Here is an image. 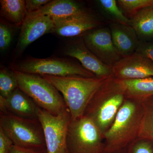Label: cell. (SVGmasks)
Returning <instances> with one entry per match:
<instances>
[{
	"mask_svg": "<svg viewBox=\"0 0 153 153\" xmlns=\"http://www.w3.org/2000/svg\"><path fill=\"white\" fill-rule=\"evenodd\" d=\"M105 13L114 20V23L131 26L130 19L126 16L120 8L115 0H99L97 1Z\"/></svg>",
	"mask_w": 153,
	"mask_h": 153,
	"instance_id": "obj_21",
	"label": "cell"
},
{
	"mask_svg": "<svg viewBox=\"0 0 153 153\" xmlns=\"http://www.w3.org/2000/svg\"><path fill=\"white\" fill-rule=\"evenodd\" d=\"M112 70L114 76L121 80L153 77V61L135 52L122 57L112 66Z\"/></svg>",
	"mask_w": 153,
	"mask_h": 153,
	"instance_id": "obj_11",
	"label": "cell"
},
{
	"mask_svg": "<svg viewBox=\"0 0 153 153\" xmlns=\"http://www.w3.org/2000/svg\"><path fill=\"white\" fill-rule=\"evenodd\" d=\"M153 142L137 138L129 145L128 153H153Z\"/></svg>",
	"mask_w": 153,
	"mask_h": 153,
	"instance_id": "obj_25",
	"label": "cell"
},
{
	"mask_svg": "<svg viewBox=\"0 0 153 153\" xmlns=\"http://www.w3.org/2000/svg\"><path fill=\"white\" fill-rule=\"evenodd\" d=\"M9 153H47L46 148L22 147L13 145Z\"/></svg>",
	"mask_w": 153,
	"mask_h": 153,
	"instance_id": "obj_29",
	"label": "cell"
},
{
	"mask_svg": "<svg viewBox=\"0 0 153 153\" xmlns=\"http://www.w3.org/2000/svg\"><path fill=\"white\" fill-rule=\"evenodd\" d=\"M140 102L143 114L138 138L153 142V96Z\"/></svg>",
	"mask_w": 153,
	"mask_h": 153,
	"instance_id": "obj_20",
	"label": "cell"
},
{
	"mask_svg": "<svg viewBox=\"0 0 153 153\" xmlns=\"http://www.w3.org/2000/svg\"><path fill=\"white\" fill-rule=\"evenodd\" d=\"M64 54L78 60L85 69L96 77L108 78L114 76L112 67L101 62L88 49L81 36L66 46Z\"/></svg>",
	"mask_w": 153,
	"mask_h": 153,
	"instance_id": "obj_12",
	"label": "cell"
},
{
	"mask_svg": "<svg viewBox=\"0 0 153 153\" xmlns=\"http://www.w3.org/2000/svg\"><path fill=\"white\" fill-rule=\"evenodd\" d=\"M1 15L10 24L21 27L28 13L25 0H1Z\"/></svg>",
	"mask_w": 153,
	"mask_h": 153,
	"instance_id": "obj_19",
	"label": "cell"
},
{
	"mask_svg": "<svg viewBox=\"0 0 153 153\" xmlns=\"http://www.w3.org/2000/svg\"><path fill=\"white\" fill-rule=\"evenodd\" d=\"M13 145L10 139L0 128V153H9Z\"/></svg>",
	"mask_w": 153,
	"mask_h": 153,
	"instance_id": "obj_27",
	"label": "cell"
},
{
	"mask_svg": "<svg viewBox=\"0 0 153 153\" xmlns=\"http://www.w3.org/2000/svg\"><path fill=\"white\" fill-rule=\"evenodd\" d=\"M41 76L54 85L62 95L70 111L71 120L84 115L94 96L108 78L79 76Z\"/></svg>",
	"mask_w": 153,
	"mask_h": 153,
	"instance_id": "obj_1",
	"label": "cell"
},
{
	"mask_svg": "<svg viewBox=\"0 0 153 153\" xmlns=\"http://www.w3.org/2000/svg\"><path fill=\"white\" fill-rule=\"evenodd\" d=\"M38 119L44 131L47 153H68L66 135L71 120L68 108L55 115L40 108Z\"/></svg>",
	"mask_w": 153,
	"mask_h": 153,
	"instance_id": "obj_8",
	"label": "cell"
},
{
	"mask_svg": "<svg viewBox=\"0 0 153 153\" xmlns=\"http://www.w3.org/2000/svg\"><path fill=\"white\" fill-rule=\"evenodd\" d=\"M85 10L77 2L71 0L51 1L40 10L27 14V18L48 16L52 19L69 16Z\"/></svg>",
	"mask_w": 153,
	"mask_h": 153,
	"instance_id": "obj_16",
	"label": "cell"
},
{
	"mask_svg": "<svg viewBox=\"0 0 153 153\" xmlns=\"http://www.w3.org/2000/svg\"><path fill=\"white\" fill-rule=\"evenodd\" d=\"M104 136L85 115L70 120L66 135L68 153H103Z\"/></svg>",
	"mask_w": 153,
	"mask_h": 153,
	"instance_id": "obj_6",
	"label": "cell"
},
{
	"mask_svg": "<svg viewBox=\"0 0 153 153\" xmlns=\"http://www.w3.org/2000/svg\"><path fill=\"white\" fill-rule=\"evenodd\" d=\"M40 107L29 96L19 88L6 98L0 96L1 113L18 117L38 119Z\"/></svg>",
	"mask_w": 153,
	"mask_h": 153,
	"instance_id": "obj_14",
	"label": "cell"
},
{
	"mask_svg": "<svg viewBox=\"0 0 153 153\" xmlns=\"http://www.w3.org/2000/svg\"><path fill=\"white\" fill-rule=\"evenodd\" d=\"M88 49L101 62L112 67L122 57L113 42L109 28H97L81 36Z\"/></svg>",
	"mask_w": 153,
	"mask_h": 153,
	"instance_id": "obj_9",
	"label": "cell"
},
{
	"mask_svg": "<svg viewBox=\"0 0 153 153\" xmlns=\"http://www.w3.org/2000/svg\"><path fill=\"white\" fill-rule=\"evenodd\" d=\"M109 28L114 44L122 57L129 56L136 52L140 41L131 26L113 22Z\"/></svg>",
	"mask_w": 153,
	"mask_h": 153,
	"instance_id": "obj_15",
	"label": "cell"
},
{
	"mask_svg": "<svg viewBox=\"0 0 153 153\" xmlns=\"http://www.w3.org/2000/svg\"><path fill=\"white\" fill-rule=\"evenodd\" d=\"M117 3L124 15L130 19L140 10L153 6V0H118Z\"/></svg>",
	"mask_w": 153,
	"mask_h": 153,
	"instance_id": "obj_23",
	"label": "cell"
},
{
	"mask_svg": "<svg viewBox=\"0 0 153 153\" xmlns=\"http://www.w3.org/2000/svg\"><path fill=\"white\" fill-rule=\"evenodd\" d=\"M0 128L15 146L46 148L44 131L38 119L24 118L1 113Z\"/></svg>",
	"mask_w": 153,
	"mask_h": 153,
	"instance_id": "obj_7",
	"label": "cell"
},
{
	"mask_svg": "<svg viewBox=\"0 0 153 153\" xmlns=\"http://www.w3.org/2000/svg\"><path fill=\"white\" fill-rule=\"evenodd\" d=\"M54 27L53 19L48 16L27 17L21 27L20 34L13 57L16 59L21 57L26 49L34 41L48 33Z\"/></svg>",
	"mask_w": 153,
	"mask_h": 153,
	"instance_id": "obj_13",
	"label": "cell"
},
{
	"mask_svg": "<svg viewBox=\"0 0 153 153\" xmlns=\"http://www.w3.org/2000/svg\"><path fill=\"white\" fill-rule=\"evenodd\" d=\"M145 55L153 61V40L139 41L136 52Z\"/></svg>",
	"mask_w": 153,
	"mask_h": 153,
	"instance_id": "obj_26",
	"label": "cell"
},
{
	"mask_svg": "<svg viewBox=\"0 0 153 153\" xmlns=\"http://www.w3.org/2000/svg\"><path fill=\"white\" fill-rule=\"evenodd\" d=\"M16 76L18 87L41 109L55 115L67 108L62 95L43 76L12 69Z\"/></svg>",
	"mask_w": 153,
	"mask_h": 153,
	"instance_id": "obj_4",
	"label": "cell"
},
{
	"mask_svg": "<svg viewBox=\"0 0 153 153\" xmlns=\"http://www.w3.org/2000/svg\"><path fill=\"white\" fill-rule=\"evenodd\" d=\"M119 80L123 88L126 98L141 101L153 96V77Z\"/></svg>",
	"mask_w": 153,
	"mask_h": 153,
	"instance_id": "obj_17",
	"label": "cell"
},
{
	"mask_svg": "<svg viewBox=\"0 0 153 153\" xmlns=\"http://www.w3.org/2000/svg\"><path fill=\"white\" fill-rule=\"evenodd\" d=\"M18 88V80L13 71L5 67H1L0 96L6 98Z\"/></svg>",
	"mask_w": 153,
	"mask_h": 153,
	"instance_id": "obj_22",
	"label": "cell"
},
{
	"mask_svg": "<svg viewBox=\"0 0 153 153\" xmlns=\"http://www.w3.org/2000/svg\"><path fill=\"white\" fill-rule=\"evenodd\" d=\"M10 23L1 19L0 23V50L1 52H5L10 46L13 31Z\"/></svg>",
	"mask_w": 153,
	"mask_h": 153,
	"instance_id": "obj_24",
	"label": "cell"
},
{
	"mask_svg": "<svg viewBox=\"0 0 153 153\" xmlns=\"http://www.w3.org/2000/svg\"><path fill=\"white\" fill-rule=\"evenodd\" d=\"M10 68L13 70L40 75L94 77L95 75L73 60L60 57L38 58L30 57L15 60Z\"/></svg>",
	"mask_w": 153,
	"mask_h": 153,
	"instance_id": "obj_5",
	"label": "cell"
},
{
	"mask_svg": "<svg viewBox=\"0 0 153 153\" xmlns=\"http://www.w3.org/2000/svg\"><path fill=\"white\" fill-rule=\"evenodd\" d=\"M130 19L140 41L153 40V6L140 10Z\"/></svg>",
	"mask_w": 153,
	"mask_h": 153,
	"instance_id": "obj_18",
	"label": "cell"
},
{
	"mask_svg": "<svg viewBox=\"0 0 153 153\" xmlns=\"http://www.w3.org/2000/svg\"><path fill=\"white\" fill-rule=\"evenodd\" d=\"M51 33L60 37H80L84 33L99 28L101 23L86 10L69 16L53 19Z\"/></svg>",
	"mask_w": 153,
	"mask_h": 153,
	"instance_id": "obj_10",
	"label": "cell"
},
{
	"mask_svg": "<svg viewBox=\"0 0 153 153\" xmlns=\"http://www.w3.org/2000/svg\"><path fill=\"white\" fill-rule=\"evenodd\" d=\"M50 1L49 0H26V8L28 14L38 10Z\"/></svg>",
	"mask_w": 153,
	"mask_h": 153,
	"instance_id": "obj_28",
	"label": "cell"
},
{
	"mask_svg": "<svg viewBox=\"0 0 153 153\" xmlns=\"http://www.w3.org/2000/svg\"><path fill=\"white\" fill-rule=\"evenodd\" d=\"M143 114L140 101L126 98L112 125L104 134L103 153L120 152L138 138Z\"/></svg>",
	"mask_w": 153,
	"mask_h": 153,
	"instance_id": "obj_2",
	"label": "cell"
},
{
	"mask_svg": "<svg viewBox=\"0 0 153 153\" xmlns=\"http://www.w3.org/2000/svg\"><path fill=\"white\" fill-rule=\"evenodd\" d=\"M126 98L119 80L114 76L110 77L94 96L84 115L92 120L104 136Z\"/></svg>",
	"mask_w": 153,
	"mask_h": 153,
	"instance_id": "obj_3",
	"label": "cell"
}]
</instances>
